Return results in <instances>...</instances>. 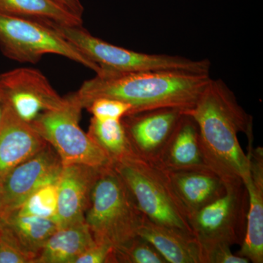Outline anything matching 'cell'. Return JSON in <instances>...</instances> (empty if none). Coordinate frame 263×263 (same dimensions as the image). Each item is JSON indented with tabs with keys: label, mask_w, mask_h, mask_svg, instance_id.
<instances>
[{
	"label": "cell",
	"mask_w": 263,
	"mask_h": 263,
	"mask_svg": "<svg viewBox=\"0 0 263 263\" xmlns=\"http://www.w3.org/2000/svg\"><path fill=\"white\" fill-rule=\"evenodd\" d=\"M186 114L197 123L209 168L226 186L247 184L250 179L249 158L240 146L238 134L253 133V119L228 85L221 79H211Z\"/></svg>",
	"instance_id": "1"
},
{
	"label": "cell",
	"mask_w": 263,
	"mask_h": 263,
	"mask_svg": "<svg viewBox=\"0 0 263 263\" xmlns=\"http://www.w3.org/2000/svg\"><path fill=\"white\" fill-rule=\"evenodd\" d=\"M212 79L209 73L184 71H102L84 81L77 94L84 108L95 99L108 98L130 105L129 114L161 108H179L186 113Z\"/></svg>",
	"instance_id": "2"
},
{
	"label": "cell",
	"mask_w": 263,
	"mask_h": 263,
	"mask_svg": "<svg viewBox=\"0 0 263 263\" xmlns=\"http://www.w3.org/2000/svg\"><path fill=\"white\" fill-rule=\"evenodd\" d=\"M144 215L127 185L111 166L95 183L85 222L95 241L120 248L138 236Z\"/></svg>",
	"instance_id": "3"
},
{
	"label": "cell",
	"mask_w": 263,
	"mask_h": 263,
	"mask_svg": "<svg viewBox=\"0 0 263 263\" xmlns=\"http://www.w3.org/2000/svg\"><path fill=\"white\" fill-rule=\"evenodd\" d=\"M112 167L150 220L193 234L165 170L136 155L114 162Z\"/></svg>",
	"instance_id": "4"
},
{
	"label": "cell",
	"mask_w": 263,
	"mask_h": 263,
	"mask_svg": "<svg viewBox=\"0 0 263 263\" xmlns=\"http://www.w3.org/2000/svg\"><path fill=\"white\" fill-rule=\"evenodd\" d=\"M102 71L135 72L174 70L209 73V60H195L178 55L149 54L110 44L92 35L84 27H52Z\"/></svg>",
	"instance_id": "5"
},
{
	"label": "cell",
	"mask_w": 263,
	"mask_h": 263,
	"mask_svg": "<svg viewBox=\"0 0 263 263\" xmlns=\"http://www.w3.org/2000/svg\"><path fill=\"white\" fill-rule=\"evenodd\" d=\"M83 109L76 91L65 96V103L61 108L41 114L30 124L54 148L63 166H111L106 154L81 129L79 122Z\"/></svg>",
	"instance_id": "6"
},
{
	"label": "cell",
	"mask_w": 263,
	"mask_h": 263,
	"mask_svg": "<svg viewBox=\"0 0 263 263\" xmlns=\"http://www.w3.org/2000/svg\"><path fill=\"white\" fill-rule=\"evenodd\" d=\"M0 50L7 58L35 64L46 54H57L101 72L91 62L55 29L35 21L0 14Z\"/></svg>",
	"instance_id": "7"
},
{
	"label": "cell",
	"mask_w": 263,
	"mask_h": 263,
	"mask_svg": "<svg viewBox=\"0 0 263 263\" xmlns=\"http://www.w3.org/2000/svg\"><path fill=\"white\" fill-rule=\"evenodd\" d=\"M226 193L190 216L193 234L204 256L219 247L241 245L247 229L248 192L245 183L227 185Z\"/></svg>",
	"instance_id": "8"
},
{
	"label": "cell",
	"mask_w": 263,
	"mask_h": 263,
	"mask_svg": "<svg viewBox=\"0 0 263 263\" xmlns=\"http://www.w3.org/2000/svg\"><path fill=\"white\" fill-rule=\"evenodd\" d=\"M0 89L7 105L24 122L32 123L41 114L63 106L61 97L37 69L20 67L0 73Z\"/></svg>",
	"instance_id": "9"
},
{
	"label": "cell",
	"mask_w": 263,
	"mask_h": 263,
	"mask_svg": "<svg viewBox=\"0 0 263 263\" xmlns=\"http://www.w3.org/2000/svg\"><path fill=\"white\" fill-rule=\"evenodd\" d=\"M62 167L60 156L48 143L12 170L1 183L0 218L16 211L37 189L58 181Z\"/></svg>",
	"instance_id": "10"
},
{
	"label": "cell",
	"mask_w": 263,
	"mask_h": 263,
	"mask_svg": "<svg viewBox=\"0 0 263 263\" xmlns=\"http://www.w3.org/2000/svg\"><path fill=\"white\" fill-rule=\"evenodd\" d=\"M186 112L161 108L129 114L122 119L135 155L158 163L164 147Z\"/></svg>",
	"instance_id": "11"
},
{
	"label": "cell",
	"mask_w": 263,
	"mask_h": 263,
	"mask_svg": "<svg viewBox=\"0 0 263 263\" xmlns=\"http://www.w3.org/2000/svg\"><path fill=\"white\" fill-rule=\"evenodd\" d=\"M103 168L81 164L63 166L58 180L59 228L85 221L95 183Z\"/></svg>",
	"instance_id": "12"
},
{
	"label": "cell",
	"mask_w": 263,
	"mask_h": 263,
	"mask_svg": "<svg viewBox=\"0 0 263 263\" xmlns=\"http://www.w3.org/2000/svg\"><path fill=\"white\" fill-rule=\"evenodd\" d=\"M254 136L248 137L250 179L245 185L248 192L249 210L243 243L237 254L253 263L263 262V149L253 146Z\"/></svg>",
	"instance_id": "13"
},
{
	"label": "cell",
	"mask_w": 263,
	"mask_h": 263,
	"mask_svg": "<svg viewBox=\"0 0 263 263\" xmlns=\"http://www.w3.org/2000/svg\"><path fill=\"white\" fill-rule=\"evenodd\" d=\"M47 144L29 123L20 119L7 105L0 124V183L12 170Z\"/></svg>",
	"instance_id": "14"
},
{
	"label": "cell",
	"mask_w": 263,
	"mask_h": 263,
	"mask_svg": "<svg viewBox=\"0 0 263 263\" xmlns=\"http://www.w3.org/2000/svg\"><path fill=\"white\" fill-rule=\"evenodd\" d=\"M167 172L175 195L188 219L226 193L224 181L212 170Z\"/></svg>",
	"instance_id": "15"
},
{
	"label": "cell",
	"mask_w": 263,
	"mask_h": 263,
	"mask_svg": "<svg viewBox=\"0 0 263 263\" xmlns=\"http://www.w3.org/2000/svg\"><path fill=\"white\" fill-rule=\"evenodd\" d=\"M157 164L168 172L209 168L200 132L191 116L185 113L181 118Z\"/></svg>",
	"instance_id": "16"
},
{
	"label": "cell",
	"mask_w": 263,
	"mask_h": 263,
	"mask_svg": "<svg viewBox=\"0 0 263 263\" xmlns=\"http://www.w3.org/2000/svg\"><path fill=\"white\" fill-rule=\"evenodd\" d=\"M138 235L149 242L167 263H204L201 247L192 233L157 224L146 216Z\"/></svg>",
	"instance_id": "17"
},
{
	"label": "cell",
	"mask_w": 263,
	"mask_h": 263,
	"mask_svg": "<svg viewBox=\"0 0 263 263\" xmlns=\"http://www.w3.org/2000/svg\"><path fill=\"white\" fill-rule=\"evenodd\" d=\"M94 242L85 221L59 228L43 246L35 263H73Z\"/></svg>",
	"instance_id": "18"
},
{
	"label": "cell",
	"mask_w": 263,
	"mask_h": 263,
	"mask_svg": "<svg viewBox=\"0 0 263 263\" xmlns=\"http://www.w3.org/2000/svg\"><path fill=\"white\" fill-rule=\"evenodd\" d=\"M0 14L35 21L48 27H83V18L56 0H0Z\"/></svg>",
	"instance_id": "19"
},
{
	"label": "cell",
	"mask_w": 263,
	"mask_h": 263,
	"mask_svg": "<svg viewBox=\"0 0 263 263\" xmlns=\"http://www.w3.org/2000/svg\"><path fill=\"white\" fill-rule=\"evenodd\" d=\"M11 230L23 248L37 259L43 246L59 228L56 221L11 212L0 218ZM35 263V262H34Z\"/></svg>",
	"instance_id": "20"
},
{
	"label": "cell",
	"mask_w": 263,
	"mask_h": 263,
	"mask_svg": "<svg viewBox=\"0 0 263 263\" xmlns=\"http://www.w3.org/2000/svg\"><path fill=\"white\" fill-rule=\"evenodd\" d=\"M87 133L106 154L112 164L136 155L132 149L122 120L98 119L92 117Z\"/></svg>",
	"instance_id": "21"
},
{
	"label": "cell",
	"mask_w": 263,
	"mask_h": 263,
	"mask_svg": "<svg viewBox=\"0 0 263 263\" xmlns=\"http://www.w3.org/2000/svg\"><path fill=\"white\" fill-rule=\"evenodd\" d=\"M57 209L58 181L47 183L37 189L16 211L13 212L20 215L37 216L56 221Z\"/></svg>",
	"instance_id": "22"
},
{
	"label": "cell",
	"mask_w": 263,
	"mask_h": 263,
	"mask_svg": "<svg viewBox=\"0 0 263 263\" xmlns=\"http://www.w3.org/2000/svg\"><path fill=\"white\" fill-rule=\"evenodd\" d=\"M115 263H167L149 242L139 235L114 249Z\"/></svg>",
	"instance_id": "23"
},
{
	"label": "cell",
	"mask_w": 263,
	"mask_h": 263,
	"mask_svg": "<svg viewBox=\"0 0 263 263\" xmlns=\"http://www.w3.org/2000/svg\"><path fill=\"white\" fill-rule=\"evenodd\" d=\"M34 262V257L23 248L8 226L0 220V263Z\"/></svg>",
	"instance_id": "24"
},
{
	"label": "cell",
	"mask_w": 263,
	"mask_h": 263,
	"mask_svg": "<svg viewBox=\"0 0 263 263\" xmlns=\"http://www.w3.org/2000/svg\"><path fill=\"white\" fill-rule=\"evenodd\" d=\"M86 109L96 119L122 120L131 113L132 107L116 99L100 98L91 101Z\"/></svg>",
	"instance_id": "25"
},
{
	"label": "cell",
	"mask_w": 263,
	"mask_h": 263,
	"mask_svg": "<svg viewBox=\"0 0 263 263\" xmlns=\"http://www.w3.org/2000/svg\"><path fill=\"white\" fill-rule=\"evenodd\" d=\"M73 263H115L114 249L106 243L94 242Z\"/></svg>",
	"instance_id": "26"
},
{
	"label": "cell",
	"mask_w": 263,
	"mask_h": 263,
	"mask_svg": "<svg viewBox=\"0 0 263 263\" xmlns=\"http://www.w3.org/2000/svg\"><path fill=\"white\" fill-rule=\"evenodd\" d=\"M231 247H219L212 249L204 256V263H249L245 257L233 254Z\"/></svg>",
	"instance_id": "27"
},
{
	"label": "cell",
	"mask_w": 263,
	"mask_h": 263,
	"mask_svg": "<svg viewBox=\"0 0 263 263\" xmlns=\"http://www.w3.org/2000/svg\"><path fill=\"white\" fill-rule=\"evenodd\" d=\"M56 1L62 5L66 9L70 11L71 13L77 15V16L83 18L84 8L80 0H56Z\"/></svg>",
	"instance_id": "28"
},
{
	"label": "cell",
	"mask_w": 263,
	"mask_h": 263,
	"mask_svg": "<svg viewBox=\"0 0 263 263\" xmlns=\"http://www.w3.org/2000/svg\"><path fill=\"white\" fill-rule=\"evenodd\" d=\"M6 106V102H5L4 96H3V92H2L1 89H0V124H1L3 117H4Z\"/></svg>",
	"instance_id": "29"
},
{
	"label": "cell",
	"mask_w": 263,
	"mask_h": 263,
	"mask_svg": "<svg viewBox=\"0 0 263 263\" xmlns=\"http://www.w3.org/2000/svg\"><path fill=\"white\" fill-rule=\"evenodd\" d=\"M1 201H2L1 183H0V212H1Z\"/></svg>",
	"instance_id": "30"
}]
</instances>
